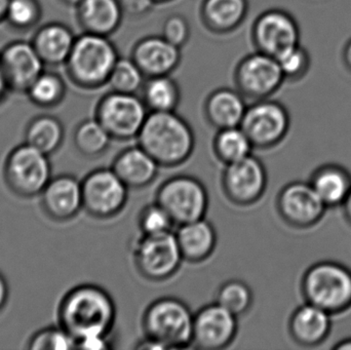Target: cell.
Returning <instances> with one entry per match:
<instances>
[{"label": "cell", "instance_id": "obj_1", "mask_svg": "<svg viewBox=\"0 0 351 350\" xmlns=\"http://www.w3.org/2000/svg\"><path fill=\"white\" fill-rule=\"evenodd\" d=\"M115 321L114 300L100 286H78L68 292L60 304V327L76 341L95 335L110 334Z\"/></svg>", "mask_w": 351, "mask_h": 350}, {"label": "cell", "instance_id": "obj_2", "mask_svg": "<svg viewBox=\"0 0 351 350\" xmlns=\"http://www.w3.org/2000/svg\"><path fill=\"white\" fill-rule=\"evenodd\" d=\"M136 140L160 168L185 164L195 148L191 125L176 111L149 112Z\"/></svg>", "mask_w": 351, "mask_h": 350}, {"label": "cell", "instance_id": "obj_3", "mask_svg": "<svg viewBox=\"0 0 351 350\" xmlns=\"http://www.w3.org/2000/svg\"><path fill=\"white\" fill-rule=\"evenodd\" d=\"M119 59L117 45L108 36L82 32L64 64L70 82L84 90L108 84L111 71Z\"/></svg>", "mask_w": 351, "mask_h": 350}, {"label": "cell", "instance_id": "obj_4", "mask_svg": "<svg viewBox=\"0 0 351 350\" xmlns=\"http://www.w3.org/2000/svg\"><path fill=\"white\" fill-rule=\"evenodd\" d=\"M194 314L179 298H158L146 308L142 329L146 338L160 350L184 349L192 347Z\"/></svg>", "mask_w": 351, "mask_h": 350}, {"label": "cell", "instance_id": "obj_5", "mask_svg": "<svg viewBox=\"0 0 351 350\" xmlns=\"http://www.w3.org/2000/svg\"><path fill=\"white\" fill-rule=\"evenodd\" d=\"M301 294L331 316L344 314L351 308V271L335 261L315 263L303 275Z\"/></svg>", "mask_w": 351, "mask_h": 350}, {"label": "cell", "instance_id": "obj_6", "mask_svg": "<svg viewBox=\"0 0 351 350\" xmlns=\"http://www.w3.org/2000/svg\"><path fill=\"white\" fill-rule=\"evenodd\" d=\"M132 255L138 273L154 283L172 279L184 261L173 232L141 234L132 245Z\"/></svg>", "mask_w": 351, "mask_h": 350}, {"label": "cell", "instance_id": "obj_7", "mask_svg": "<svg viewBox=\"0 0 351 350\" xmlns=\"http://www.w3.org/2000/svg\"><path fill=\"white\" fill-rule=\"evenodd\" d=\"M149 110L138 94L110 92L97 103L95 118L115 141L137 139Z\"/></svg>", "mask_w": 351, "mask_h": 350}, {"label": "cell", "instance_id": "obj_8", "mask_svg": "<svg viewBox=\"0 0 351 350\" xmlns=\"http://www.w3.org/2000/svg\"><path fill=\"white\" fill-rule=\"evenodd\" d=\"M156 201L179 226L206 218L210 197L204 183L195 177L176 175L158 187Z\"/></svg>", "mask_w": 351, "mask_h": 350}, {"label": "cell", "instance_id": "obj_9", "mask_svg": "<svg viewBox=\"0 0 351 350\" xmlns=\"http://www.w3.org/2000/svg\"><path fill=\"white\" fill-rule=\"evenodd\" d=\"M4 179L19 197L30 199L41 195L51 179L49 155L27 143L18 146L6 158Z\"/></svg>", "mask_w": 351, "mask_h": 350}, {"label": "cell", "instance_id": "obj_10", "mask_svg": "<svg viewBox=\"0 0 351 350\" xmlns=\"http://www.w3.org/2000/svg\"><path fill=\"white\" fill-rule=\"evenodd\" d=\"M82 190L84 210L95 219L117 217L129 201L130 189L111 168L88 173L82 181Z\"/></svg>", "mask_w": 351, "mask_h": 350}, {"label": "cell", "instance_id": "obj_11", "mask_svg": "<svg viewBox=\"0 0 351 350\" xmlns=\"http://www.w3.org/2000/svg\"><path fill=\"white\" fill-rule=\"evenodd\" d=\"M290 125L288 109L270 98L252 102L241 123L254 148L260 150L280 145L288 135Z\"/></svg>", "mask_w": 351, "mask_h": 350}, {"label": "cell", "instance_id": "obj_12", "mask_svg": "<svg viewBox=\"0 0 351 350\" xmlns=\"http://www.w3.org/2000/svg\"><path fill=\"white\" fill-rule=\"evenodd\" d=\"M233 82L235 88L254 102L271 98L286 78L276 58L256 51L245 55L235 66Z\"/></svg>", "mask_w": 351, "mask_h": 350}, {"label": "cell", "instance_id": "obj_13", "mask_svg": "<svg viewBox=\"0 0 351 350\" xmlns=\"http://www.w3.org/2000/svg\"><path fill=\"white\" fill-rule=\"evenodd\" d=\"M267 185L265 166L253 154L225 166L221 177L225 197L237 207L255 205L263 197Z\"/></svg>", "mask_w": 351, "mask_h": 350}, {"label": "cell", "instance_id": "obj_14", "mask_svg": "<svg viewBox=\"0 0 351 350\" xmlns=\"http://www.w3.org/2000/svg\"><path fill=\"white\" fill-rule=\"evenodd\" d=\"M328 207L309 182L285 185L276 197V210L285 223L296 229H309L323 219Z\"/></svg>", "mask_w": 351, "mask_h": 350}, {"label": "cell", "instance_id": "obj_15", "mask_svg": "<svg viewBox=\"0 0 351 350\" xmlns=\"http://www.w3.org/2000/svg\"><path fill=\"white\" fill-rule=\"evenodd\" d=\"M252 41L256 51L278 58L300 45V29L292 14L280 8H271L254 21Z\"/></svg>", "mask_w": 351, "mask_h": 350}, {"label": "cell", "instance_id": "obj_16", "mask_svg": "<svg viewBox=\"0 0 351 350\" xmlns=\"http://www.w3.org/2000/svg\"><path fill=\"white\" fill-rule=\"evenodd\" d=\"M239 333V318L218 303L202 306L194 314L192 347L221 350L232 345Z\"/></svg>", "mask_w": 351, "mask_h": 350}, {"label": "cell", "instance_id": "obj_17", "mask_svg": "<svg viewBox=\"0 0 351 350\" xmlns=\"http://www.w3.org/2000/svg\"><path fill=\"white\" fill-rule=\"evenodd\" d=\"M45 66L31 41H12L0 51V68L10 92L26 94Z\"/></svg>", "mask_w": 351, "mask_h": 350}, {"label": "cell", "instance_id": "obj_18", "mask_svg": "<svg viewBox=\"0 0 351 350\" xmlns=\"http://www.w3.org/2000/svg\"><path fill=\"white\" fill-rule=\"evenodd\" d=\"M131 58L146 77L171 75L181 63V49L162 35H149L134 45Z\"/></svg>", "mask_w": 351, "mask_h": 350}, {"label": "cell", "instance_id": "obj_19", "mask_svg": "<svg viewBox=\"0 0 351 350\" xmlns=\"http://www.w3.org/2000/svg\"><path fill=\"white\" fill-rule=\"evenodd\" d=\"M40 195L43 211L55 221H69L84 209L82 181L70 175L51 178Z\"/></svg>", "mask_w": 351, "mask_h": 350}, {"label": "cell", "instance_id": "obj_20", "mask_svg": "<svg viewBox=\"0 0 351 350\" xmlns=\"http://www.w3.org/2000/svg\"><path fill=\"white\" fill-rule=\"evenodd\" d=\"M289 334L296 345L317 347L327 340L332 330V316L325 310L305 302L291 314Z\"/></svg>", "mask_w": 351, "mask_h": 350}, {"label": "cell", "instance_id": "obj_21", "mask_svg": "<svg viewBox=\"0 0 351 350\" xmlns=\"http://www.w3.org/2000/svg\"><path fill=\"white\" fill-rule=\"evenodd\" d=\"M129 189H143L160 174V164L141 146H130L117 153L110 166Z\"/></svg>", "mask_w": 351, "mask_h": 350}, {"label": "cell", "instance_id": "obj_22", "mask_svg": "<svg viewBox=\"0 0 351 350\" xmlns=\"http://www.w3.org/2000/svg\"><path fill=\"white\" fill-rule=\"evenodd\" d=\"M119 0H82L76 6V20L82 32L110 37L123 22Z\"/></svg>", "mask_w": 351, "mask_h": 350}, {"label": "cell", "instance_id": "obj_23", "mask_svg": "<svg viewBox=\"0 0 351 350\" xmlns=\"http://www.w3.org/2000/svg\"><path fill=\"white\" fill-rule=\"evenodd\" d=\"M245 100L237 88H220L213 90L204 101L206 121L217 131L239 127L247 110Z\"/></svg>", "mask_w": 351, "mask_h": 350}, {"label": "cell", "instance_id": "obj_24", "mask_svg": "<svg viewBox=\"0 0 351 350\" xmlns=\"http://www.w3.org/2000/svg\"><path fill=\"white\" fill-rule=\"evenodd\" d=\"M175 234L184 261L192 264L208 260L218 240L214 225L206 218L177 226Z\"/></svg>", "mask_w": 351, "mask_h": 350}, {"label": "cell", "instance_id": "obj_25", "mask_svg": "<svg viewBox=\"0 0 351 350\" xmlns=\"http://www.w3.org/2000/svg\"><path fill=\"white\" fill-rule=\"evenodd\" d=\"M75 39L67 25L51 22L41 26L31 42L45 65L60 66L67 61Z\"/></svg>", "mask_w": 351, "mask_h": 350}, {"label": "cell", "instance_id": "obj_26", "mask_svg": "<svg viewBox=\"0 0 351 350\" xmlns=\"http://www.w3.org/2000/svg\"><path fill=\"white\" fill-rule=\"evenodd\" d=\"M249 0H204L200 20L214 34H229L239 29L247 16Z\"/></svg>", "mask_w": 351, "mask_h": 350}, {"label": "cell", "instance_id": "obj_27", "mask_svg": "<svg viewBox=\"0 0 351 350\" xmlns=\"http://www.w3.org/2000/svg\"><path fill=\"white\" fill-rule=\"evenodd\" d=\"M308 182L328 208L341 205L351 190L350 173L337 164L319 166Z\"/></svg>", "mask_w": 351, "mask_h": 350}, {"label": "cell", "instance_id": "obj_28", "mask_svg": "<svg viewBox=\"0 0 351 350\" xmlns=\"http://www.w3.org/2000/svg\"><path fill=\"white\" fill-rule=\"evenodd\" d=\"M140 95L149 112L176 111L181 102V88L171 75L146 78Z\"/></svg>", "mask_w": 351, "mask_h": 350}, {"label": "cell", "instance_id": "obj_29", "mask_svg": "<svg viewBox=\"0 0 351 350\" xmlns=\"http://www.w3.org/2000/svg\"><path fill=\"white\" fill-rule=\"evenodd\" d=\"M64 136L65 129L61 121L51 115L35 117L25 132L26 143L47 155L55 153L61 147Z\"/></svg>", "mask_w": 351, "mask_h": 350}, {"label": "cell", "instance_id": "obj_30", "mask_svg": "<svg viewBox=\"0 0 351 350\" xmlns=\"http://www.w3.org/2000/svg\"><path fill=\"white\" fill-rule=\"evenodd\" d=\"M254 149L251 140L241 125L219 129L213 140L215 156L225 166L247 158Z\"/></svg>", "mask_w": 351, "mask_h": 350}, {"label": "cell", "instance_id": "obj_31", "mask_svg": "<svg viewBox=\"0 0 351 350\" xmlns=\"http://www.w3.org/2000/svg\"><path fill=\"white\" fill-rule=\"evenodd\" d=\"M111 142L112 138L95 117L84 119L74 131V146L84 158H101L108 151Z\"/></svg>", "mask_w": 351, "mask_h": 350}, {"label": "cell", "instance_id": "obj_32", "mask_svg": "<svg viewBox=\"0 0 351 350\" xmlns=\"http://www.w3.org/2000/svg\"><path fill=\"white\" fill-rule=\"evenodd\" d=\"M66 84L56 72L43 71L27 90L29 100L40 108H53L63 102Z\"/></svg>", "mask_w": 351, "mask_h": 350}, {"label": "cell", "instance_id": "obj_33", "mask_svg": "<svg viewBox=\"0 0 351 350\" xmlns=\"http://www.w3.org/2000/svg\"><path fill=\"white\" fill-rule=\"evenodd\" d=\"M215 302L237 318H243L252 310L254 293L245 282L229 279L219 287Z\"/></svg>", "mask_w": 351, "mask_h": 350}, {"label": "cell", "instance_id": "obj_34", "mask_svg": "<svg viewBox=\"0 0 351 350\" xmlns=\"http://www.w3.org/2000/svg\"><path fill=\"white\" fill-rule=\"evenodd\" d=\"M146 78L139 66L131 57H119L111 71L108 86L114 92L139 94Z\"/></svg>", "mask_w": 351, "mask_h": 350}, {"label": "cell", "instance_id": "obj_35", "mask_svg": "<svg viewBox=\"0 0 351 350\" xmlns=\"http://www.w3.org/2000/svg\"><path fill=\"white\" fill-rule=\"evenodd\" d=\"M43 16L39 0H10L5 22L18 31H28L36 27Z\"/></svg>", "mask_w": 351, "mask_h": 350}, {"label": "cell", "instance_id": "obj_36", "mask_svg": "<svg viewBox=\"0 0 351 350\" xmlns=\"http://www.w3.org/2000/svg\"><path fill=\"white\" fill-rule=\"evenodd\" d=\"M138 226L141 234L154 236L173 232V227L176 225L168 212L154 201V203L146 205L140 212Z\"/></svg>", "mask_w": 351, "mask_h": 350}, {"label": "cell", "instance_id": "obj_37", "mask_svg": "<svg viewBox=\"0 0 351 350\" xmlns=\"http://www.w3.org/2000/svg\"><path fill=\"white\" fill-rule=\"evenodd\" d=\"M27 349L30 350H69L77 349V341L67 331L47 328L33 335Z\"/></svg>", "mask_w": 351, "mask_h": 350}, {"label": "cell", "instance_id": "obj_38", "mask_svg": "<svg viewBox=\"0 0 351 350\" xmlns=\"http://www.w3.org/2000/svg\"><path fill=\"white\" fill-rule=\"evenodd\" d=\"M285 78L289 82L302 79L311 69V60L308 51L300 45L289 49L276 58Z\"/></svg>", "mask_w": 351, "mask_h": 350}, {"label": "cell", "instance_id": "obj_39", "mask_svg": "<svg viewBox=\"0 0 351 350\" xmlns=\"http://www.w3.org/2000/svg\"><path fill=\"white\" fill-rule=\"evenodd\" d=\"M160 35L176 47L182 49L187 45L191 37V27L185 16L173 14L164 21Z\"/></svg>", "mask_w": 351, "mask_h": 350}, {"label": "cell", "instance_id": "obj_40", "mask_svg": "<svg viewBox=\"0 0 351 350\" xmlns=\"http://www.w3.org/2000/svg\"><path fill=\"white\" fill-rule=\"evenodd\" d=\"M119 2L123 16L135 20L149 14L156 4L154 0H119Z\"/></svg>", "mask_w": 351, "mask_h": 350}, {"label": "cell", "instance_id": "obj_41", "mask_svg": "<svg viewBox=\"0 0 351 350\" xmlns=\"http://www.w3.org/2000/svg\"><path fill=\"white\" fill-rule=\"evenodd\" d=\"M112 347V340L109 338V335H95L77 341L78 349L105 350Z\"/></svg>", "mask_w": 351, "mask_h": 350}, {"label": "cell", "instance_id": "obj_42", "mask_svg": "<svg viewBox=\"0 0 351 350\" xmlns=\"http://www.w3.org/2000/svg\"><path fill=\"white\" fill-rule=\"evenodd\" d=\"M8 283H6L5 279L3 275L0 273V312L3 310L5 306L6 302H8Z\"/></svg>", "mask_w": 351, "mask_h": 350}, {"label": "cell", "instance_id": "obj_43", "mask_svg": "<svg viewBox=\"0 0 351 350\" xmlns=\"http://www.w3.org/2000/svg\"><path fill=\"white\" fill-rule=\"evenodd\" d=\"M341 207L342 211H343L344 218H346V221H348V223L351 226V190L350 192L348 193L346 201L342 203Z\"/></svg>", "mask_w": 351, "mask_h": 350}, {"label": "cell", "instance_id": "obj_44", "mask_svg": "<svg viewBox=\"0 0 351 350\" xmlns=\"http://www.w3.org/2000/svg\"><path fill=\"white\" fill-rule=\"evenodd\" d=\"M8 92H10V90L8 88L5 77H4L3 72H2L1 68H0V103L4 100Z\"/></svg>", "mask_w": 351, "mask_h": 350}, {"label": "cell", "instance_id": "obj_45", "mask_svg": "<svg viewBox=\"0 0 351 350\" xmlns=\"http://www.w3.org/2000/svg\"><path fill=\"white\" fill-rule=\"evenodd\" d=\"M343 61L346 67L351 71V39L346 43V47L343 51Z\"/></svg>", "mask_w": 351, "mask_h": 350}, {"label": "cell", "instance_id": "obj_46", "mask_svg": "<svg viewBox=\"0 0 351 350\" xmlns=\"http://www.w3.org/2000/svg\"><path fill=\"white\" fill-rule=\"evenodd\" d=\"M332 349L333 350H351V337L336 343Z\"/></svg>", "mask_w": 351, "mask_h": 350}, {"label": "cell", "instance_id": "obj_47", "mask_svg": "<svg viewBox=\"0 0 351 350\" xmlns=\"http://www.w3.org/2000/svg\"><path fill=\"white\" fill-rule=\"evenodd\" d=\"M8 1H10V0H0V23L5 22Z\"/></svg>", "mask_w": 351, "mask_h": 350}, {"label": "cell", "instance_id": "obj_48", "mask_svg": "<svg viewBox=\"0 0 351 350\" xmlns=\"http://www.w3.org/2000/svg\"><path fill=\"white\" fill-rule=\"evenodd\" d=\"M60 1H61L62 3L65 4V5L74 6V8H76V6H77L82 0H60Z\"/></svg>", "mask_w": 351, "mask_h": 350}, {"label": "cell", "instance_id": "obj_49", "mask_svg": "<svg viewBox=\"0 0 351 350\" xmlns=\"http://www.w3.org/2000/svg\"><path fill=\"white\" fill-rule=\"evenodd\" d=\"M156 4L168 3V2L174 1V0H154Z\"/></svg>", "mask_w": 351, "mask_h": 350}]
</instances>
